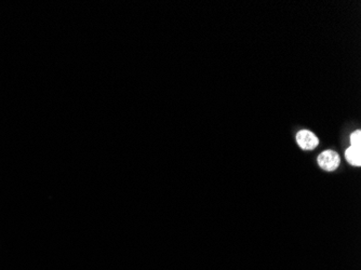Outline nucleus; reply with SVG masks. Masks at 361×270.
Instances as JSON below:
<instances>
[{
  "mask_svg": "<svg viewBox=\"0 0 361 270\" xmlns=\"http://www.w3.org/2000/svg\"><path fill=\"white\" fill-rule=\"evenodd\" d=\"M318 165L326 171H334L340 166V156L333 150H326L318 157Z\"/></svg>",
  "mask_w": 361,
  "mask_h": 270,
  "instance_id": "f257e3e1",
  "label": "nucleus"
},
{
  "mask_svg": "<svg viewBox=\"0 0 361 270\" xmlns=\"http://www.w3.org/2000/svg\"><path fill=\"white\" fill-rule=\"evenodd\" d=\"M296 142L301 148L305 150H312L319 144L318 137L307 130H302L296 134Z\"/></svg>",
  "mask_w": 361,
  "mask_h": 270,
  "instance_id": "f03ea898",
  "label": "nucleus"
},
{
  "mask_svg": "<svg viewBox=\"0 0 361 270\" xmlns=\"http://www.w3.org/2000/svg\"><path fill=\"white\" fill-rule=\"evenodd\" d=\"M345 157L348 163L355 167L361 166V147L351 146L346 149Z\"/></svg>",
  "mask_w": 361,
  "mask_h": 270,
  "instance_id": "7ed1b4c3",
  "label": "nucleus"
},
{
  "mask_svg": "<svg viewBox=\"0 0 361 270\" xmlns=\"http://www.w3.org/2000/svg\"><path fill=\"white\" fill-rule=\"evenodd\" d=\"M351 144L355 147H361V131L357 130L351 135Z\"/></svg>",
  "mask_w": 361,
  "mask_h": 270,
  "instance_id": "20e7f679",
  "label": "nucleus"
}]
</instances>
